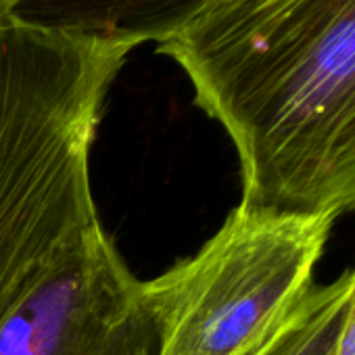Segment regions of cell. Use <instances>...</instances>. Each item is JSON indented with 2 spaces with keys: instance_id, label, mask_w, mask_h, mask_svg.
Returning a JSON list of instances; mask_svg holds the SVG:
<instances>
[{
  "instance_id": "obj_1",
  "label": "cell",
  "mask_w": 355,
  "mask_h": 355,
  "mask_svg": "<svg viewBox=\"0 0 355 355\" xmlns=\"http://www.w3.org/2000/svg\"><path fill=\"white\" fill-rule=\"evenodd\" d=\"M157 53L230 136L241 203L355 209V0H211Z\"/></svg>"
},
{
  "instance_id": "obj_2",
  "label": "cell",
  "mask_w": 355,
  "mask_h": 355,
  "mask_svg": "<svg viewBox=\"0 0 355 355\" xmlns=\"http://www.w3.org/2000/svg\"><path fill=\"white\" fill-rule=\"evenodd\" d=\"M130 53L0 17V305L101 226L90 150Z\"/></svg>"
},
{
  "instance_id": "obj_6",
  "label": "cell",
  "mask_w": 355,
  "mask_h": 355,
  "mask_svg": "<svg viewBox=\"0 0 355 355\" xmlns=\"http://www.w3.org/2000/svg\"><path fill=\"white\" fill-rule=\"evenodd\" d=\"M355 295V270L330 284L309 288L276 330L249 355H336Z\"/></svg>"
},
{
  "instance_id": "obj_4",
  "label": "cell",
  "mask_w": 355,
  "mask_h": 355,
  "mask_svg": "<svg viewBox=\"0 0 355 355\" xmlns=\"http://www.w3.org/2000/svg\"><path fill=\"white\" fill-rule=\"evenodd\" d=\"M140 282L96 226L0 305V355H150Z\"/></svg>"
},
{
  "instance_id": "obj_8",
  "label": "cell",
  "mask_w": 355,
  "mask_h": 355,
  "mask_svg": "<svg viewBox=\"0 0 355 355\" xmlns=\"http://www.w3.org/2000/svg\"><path fill=\"white\" fill-rule=\"evenodd\" d=\"M353 270H355V268H353Z\"/></svg>"
},
{
  "instance_id": "obj_7",
  "label": "cell",
  "mask_w": 355,
  "mask_h": 355,
  "mask_svg": "<svg viewBox=\"0 0 355 355\" xmlns=\"http://www.w3.org/2000/svg\"><path fill=\"white\" fill-rule=\"evenodd\" d=\"M336 355H355V295L338 338V347H336Z\"/></svg>"
},
{
  "instance_id": "obj_5",
  "label": "cell",
  "mask_w": 355,
  "mask_h": 355,
  "mask_svg": "<svg viewBox=\"0 0 355 355\" xmlns=\"http://www.w3.org/2000/svg\"><path fill=\"white\" fill-rule=\"evenodd\" d=\"M211 0H0V17L134 51L161 44Z\"/></svg>"
},
{
  "instance_id": "obj_3",
  "label": "cell",
  "mask_w": 355,
  "mask_h": 355,
  "mask_svg": "<svg viewBox=\"0 0 355 355\" xmlns=\"http://www.w3.org/2000/svg\"><path fill=\"white\" fill-rule=\"evenodd\" d=\"M334 216L241 203L193 255L140 282L157 355H249L309 293Z\"/></svg>"
}]
</instances>
